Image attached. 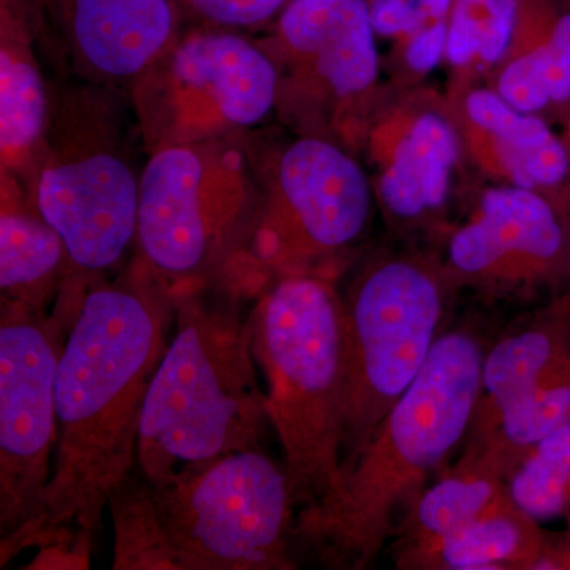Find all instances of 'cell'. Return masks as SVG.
<instances>
[{
	"mask_svg": "<svg viewBox=\"0 0 570 570\" xmlns=\"http://www.w3.org/2000/svg\"><path fill=\"white\" fill-rule=\"evenodd\" d=\"M175 332L157 363L138 434L137 468L151 487L239 450L261 449L269 422L249 318L184 285Z\"/></svg>",
	"mask_w": 570,
	"mask_h": 570,
	"instance_id": "3957f363",
	"label": "cell"
},
{
	"mask_svg": "<svg viewBox=\"0 0 570 570\" xmlns=\"http://www.w3.org/2000/svg\"><path fill=\"white\" fill-rule=\"evenodd\" d=\"M547 45L550 50L551 99L570 104V10L551 22Z\"/></svg>",
	"mask_w": 570,
	"mask_h": 570,
	"instance_id": "4316f807",
	"label": "cell"
},
{
	"mask_svg": "<svg viewBox=\"0 0 570 570\" xmlns=\"http://www.w3.org/2000/svg\"><path fill=\"white\" fill-rule=\"evenodd\" d=\"M472 121L497 137L502 164L523 189H551L570 178V151L542 119L510 107L493 92L469 96Z\"/></svg>",
	"mask_w": 570,
	"mask_h": 570,
	"instance_id": "2e32d148",
	"label": "cell"
},
{
	"mask_svg": "<svg viewBox=\"0 0 570 570\" xmlns=\"http://www.w3.org/2000/svg\"><path fill=\"white\" fill-rule=\"evenodd\" d=\"M415 7L430 20L442 21L445 14L449 13L452 0H411Z\"/></svg>",
	"mask_w": 570,
	"mask_h": 570,
	"instance_id": "f546056e",
	"label": "cell"
},
{
	"mask_svg": "<svg viewBox=\"0 0 570 570\" xmlns=\"http://www.w3.org/2000/svg\"><path fill=\"white\" fill-rule=\"evenodd\" d=\"M149 490L168 569L291 568L295 501L284 464L264 450L227 453Z\"/></svg>",
	"mask_w": 570,
	"mask_h": 570,
	"instance_id": "5b68a950",
	"label": "cell"
},
{
	"mask_svg": "<svg viewBox=\"0 0 570 570\" xmlns=\"http://www.w3.org/2000/svg\"><path fill=\"white\" fill-rule=\"evenodd\" d=\"M69 261L58 232L40 213L3 208L0 216V287L3 302L40 313L45 291Z\"/></svg>",
	"mask_w": 570,
	"mask_h": 570,
	"instance_id": "d6986e66",
	"label": "cell"
},
{
	"mask_svg": "<svg viewBox=\"0 0 570 570\" xmlns=\"http://www.w3.org/2000/svg\"><path fill=\"white\" fill-rule=\"evenodd\" d=\"M442 295L409 262L377 266L344 306L347 433L344 468L425 366L438 341Z\"/></svg>",
	"mask_w": 570,
	"mask_h": 570,
	"instance_id": "52a82bcc",
	"label": "cell"
},
{
	"mask_svg": "<svg viewBox=\"0 0 570 570\" xmlns=\"http://www.w3.org/2000/svg\"><path fill=\"white\" fill-rule=\"evenodd\" d=\"M24 0H2L0 43V148L3 163L20 164L47 127L43 78L29 41Z\"/></svg>",
	"mask_w": 570,
	"mask_h": 570,
	"instance_id": "9a60e30c",
	"label": "cell"
},
{
	"mask_svg": "<svg viewBox=\"0 0 570 570\" xmlns=\"http://www.w3.org/2000/svg\"><path fill=\"white\" fill-rule=\"evenodd\" d=\"M82 69L121 80L151 66L170 43V0H47Z\"/></svg>",
	"mask_w": 570,
	"mask_h": 570,
	"instance_id": "7c38bea8",
	"label": "cell"
},
{
	"mask_svg": "<svg viewBox=\"0 0 570 570\" xmlns=\"http://www.w3.org/2000/svg\"><path fill=\"white\" fill-rule=\"evenodd\" d=\"M279 32L340 96L365 91L376 80L377 52L365 0H292Z\"/></svg>",
	"mask_w": 570,
	"mask_h": 570,
	"instance_id": "5bb4252c",
	"label": "cell"
},
{
	"mask_svg": "<svg viewBox=\"0 0 570 570\" xmlns=\"http://www.w3.org/2000/svg\"><path fill=\"white\" fill-rule=\"evenodd\" d=\"M285 0H187L200 17L220 26H255L272 18Z\"/></svg>",
	"mask_w": 570,
	"mask_h": 570,
	"instance_id": "484cf974",
	"label": "cell"
},
{
	"mask_svg": "<svg viewBox=\"0 0 570 570\" xmlns=\"http://www.w3.org/2000/svg\"><path fill=\"white\" fill-rule=\"evenodd\" d=\"M550 63V50L546 37L539 47L510 63L501 75L499 94L502 99L521 112L542 110L553 102Z\"/></svg>",
	"mask_w": 570,
	"mask_h": 570,
	"instance_id": "d4e9b609",
	"label": "cell"
},
{
	"mask_svg": "<svg viewBox=\"0 0 570 570\" xmlns=\"http://www.w3.org/2000/svg\"><path fill=\"white\" fill-rule=\"evenodd\" d=\"M509 494L532 520H570V426L527 453L510 479Z\"/></svg>",
	"mask_w": 570,
	"mask_h": 570,
	"instance_id": "603a6c76",
	"label": "cell"
},
{
	"mask_svg": "<svg viewBox=\"0 0 570 570\" xmlns=\"http://www.w3.org/2000/svg\"><path fill=\"white\" fill-rule=\"evenodd\" d=\"M494 469L479 463L464 474L442 479L420 497L415 510V538L420 553L428 557L431 550L463 530L472 521L509 501V489L504 490Z\"/></svg>",
	"mask_w": 570,
	"mask_h": 570,
	"instance_id": "44dd1931",
	"label": "cell"
},
{
	"mask_svg": "<svg viewBox=\"0 0 570 570\" xmlns=\"http://www.w3.org/2000/svg\"><path fill=\"white\" fill-rule=\"evenodd\" d=\"M367 7L374 32L381 36L419 32L428 21L411 0H371Z\"/></svg>",
	"mask_w": 570,
	"mask_h": 570,
	"instance_id": "83f0119b",
	"label": "cell"
},
{
	"mask_svg": "<svg viewBox=\"0 0 570 570\" xmlns=\"http://www.w3.org/2000/svg\"><path fill=\"white\" fill-rule=\"evenodd\" d=\"M58 346L37 311L3 302L0 325V538L3 560L31 547L55 461Z\"/></svg>",
	"mask_w": 570,
	"mask_h": 570,
	"instance_id": "ba28073f",
	"label": "cell"
},
{
	"mask_svg": "<svg viewBox=\"0 0 570 570\" xmlns=\"http://www.w3.org/2000/svg\"><path fill=\"white\" fill-rule=\"evenodd\" d=\"M532 521L510 498L438 543L426 562L460 570L498 569L513 562L538 564L543 554L542 540Z\"/></svg>",
	"mask_w": 570,
	"mask_h": 570,
	"instance_id": "ffe728a7",
	"label": "cell"
},
{
	"mask_svg": "<svg viewBox=\"0 0 570 570\" xmlns=\"http://www.w3.org/2000/svg\"><path fill=\"white\" fill-rule=\"evenodd\" d=\"M249 184L239 154L216 142H171L140 179L137 242L154 272L179 284L216 268L249 230Z\"/></svg>",
	"mask_w": 570,
	"mask_h": 570,
	"instance_id": "8992f818",
	"label": "cell"
},
{
	"mask_svg": "<svg viewBox=\"0 0 570 570\" xmlns=\"http://www.w3.org/2000/svg\"><path fill=\"white\" fill-rule=\"evenodd\" d=\"M184 2H187V0H184Z\"/></svg>",
	"mask_w": 570,
	"mask_h": 570,
	"instance_id": "4dcf8cb0",
	"label": "cell"
},
{
	"mask_svg": "<svg viewBox=\"0 0 570 570\" xmlns=\"http://www.w3.org/2000/svg\"><path fill=\"white\" fill-rule=\"evenodd\" d=\"M570 377V332L561 322L539 324L504 337L483 358V417L532 390Z\"/></svg>",
	"mask_w": 570,
	"mask_h": 570,
	"instance_id": "e0dca14e",
	"label": "cell"
},
{
	"mask_svg": "<svg viewBox=\"0 0 570 570\" xmlns=\"http://www.w3.org/2000/svg\"><path fill=\"white\" fill-rule=\"evenodd\" d=\"M483 358L469 333L439 336L419 376L344 468L335 497L303 512L299 534L337 564L373 560L401 510L474 423Z\"/></svg>",
	"mask_w": 570,
	"mask_h": 570,
	"instance_id": "7a4b0ae2",
	"label": "cell"
},
{
	"mask_svg": "<svg viewBox=\"0 0 570 570\" xmlns=\"http://www.w3.org/2000/svg\"><path fill=\"white\" fill-rule=\"evenodd\" d=\"M269 422L295 505L321 508L341 487L347 433L344 305L322 281L288 276L249 317Z\"/></svg>",
	"mask_w": 570,
	"mask_h": 570,
	"instance_id": "277c9868",
	"label": "cell"
},
{
	"mask_svg": "<svg viewBox=\"0 0 570 570\" xmlns=\"http://www.w3.org/2000/svg\"><path fill=\"white\" fill-rule=\"evenodd\" d=\"M370 214L362 168L336 146L305 138L281 159L277 198L254 235L261 261L285 264L354 242Z\"/></svg>",
	"mask_w": 570,
	"mask_h": 570,
	"instance_id": "9c48e42d",
	"label": "cell"
},
{
	"mask_svg": "<svg viewBox=\"0 0 570 570\" xmlns=\"http://www.w3.org/2000/svg\"><path fill=\"white\" fill-rule=\"evenodd\" d=\"M520 0H455L448 32V58L464 66L480 56L497 62L508 51Z\"/></svg>",
	"mask_w": 570,
	"mask_h": 570,
	"instance_id": "cb8c5ba5",
	"label": "cell"
},
{
	"mask_svg": "<svg viewBox=\"0 0 570 570\" xmlns=\"http://www.w3.org/2000/svg\"><path fill=\"white\" fill-rule=\"evenodd\" d=\"M167 75L168 105L186 141L219 127L253 126L276 99L275 66L232 33L187 37L175 48Z\"/></svg>",
	"mask_w": 570,
	"mask_h": 570,
	"instance_id": "8fae6325",
	"label": "cell"
},
{
	"mask_svg": "<svg viewBox=\"0 0 570 570\" xmlns=\"http://www.w3.org/2000/svg\"><path fill=\"white\" fill-rule=\"evenodd\" d=\"M483 419L498 428L494 430L497 441L480 463L499 472L508 453L519 466L540 441L570 426V377L532 390Z\"/></svg>",
	"mask_w": 570,
	"mask_h": 570,
	"instance_id": "7402d4cb",
	"label": "cell"
},
{
	"mask_svg": "<svg viewBox=\"0 0 570 570\" xmlns=\"http://www.w3.org/2000/svg\"><path fill=\"white\" fill-rule=\"evenodd\" d=\"M137 181L118 154L71 149L45 165L37 183V212L61 236L71 264L104 272L137 238Z\"/></svg>",
	"mask_w": 570,
	"mask_h": 570,
	"instance_id": "30bf717a",
	"label": "cell"
},
{
	"mask_svg": "<svg viewBox=\"0 0 570 570\" xmlns=\"http://www.w3.org/2000/svg\"><path fill=\"white\" fill-rule=\"evenodd\" d=\"M509 257L539 272L570 264V225L551 202L523 187L491 189L482 216L450 243V261L466 275H482Z\"/></svg>",
	"mask_w": 570,
	"mask_h": 570,
	"instance_id": "4fadbf2b",
	"label": "cell"
},
{
	"mask_svg": "<svg viewBox=\"0 0 570 570\" xmlns=\"http://www.w3.org/2000/svg\"><path fill=\"white\" fill-rule=\"evenodd\" d=\"M167 307L140 285L82 296L56 373L55 461L31 546L86 553L104 510L137 468L146 392L164 354Z\"/></svg>",
	"mask_w": 570,
	"mask_h": 570,
	"instance_id": "6da1fadb",
	"label": "cell"
},
{
	"mask_svg": "<svg viewBox=\"0 0 570 570\" xmlns=\"http://www.w3.org/2000/svg\"><path fill=\"white\" fill-rule=\"evenodd\" d=\"M448 32L444 21H436L431 28L419 31L407 48L409 66L419 71L434 69L448 47Z\"/></svg>",
	"mask_w": 570,
	"mask_h": 570,
	"instance_id": "f1b7e54d",
	"label": "cell"
},
{
	"mask_svg": "<svg viewBox=\"0 0 570 570\" xmlns=\"http://www.w3.org/2000/svg\"><path fill=\"white\" fill-rule=\"evenodd\" d=\"M455 159V134L449 122L431 112L420 116L396 146L393 163L382 176V202L400 217L438 208L448 197Z\"/></svg>",
	"mask_w": 570,
	"mask_h": 570,
	"instance_id": "ac0fdd59",
	"label": "cell"
}]
</instances>
